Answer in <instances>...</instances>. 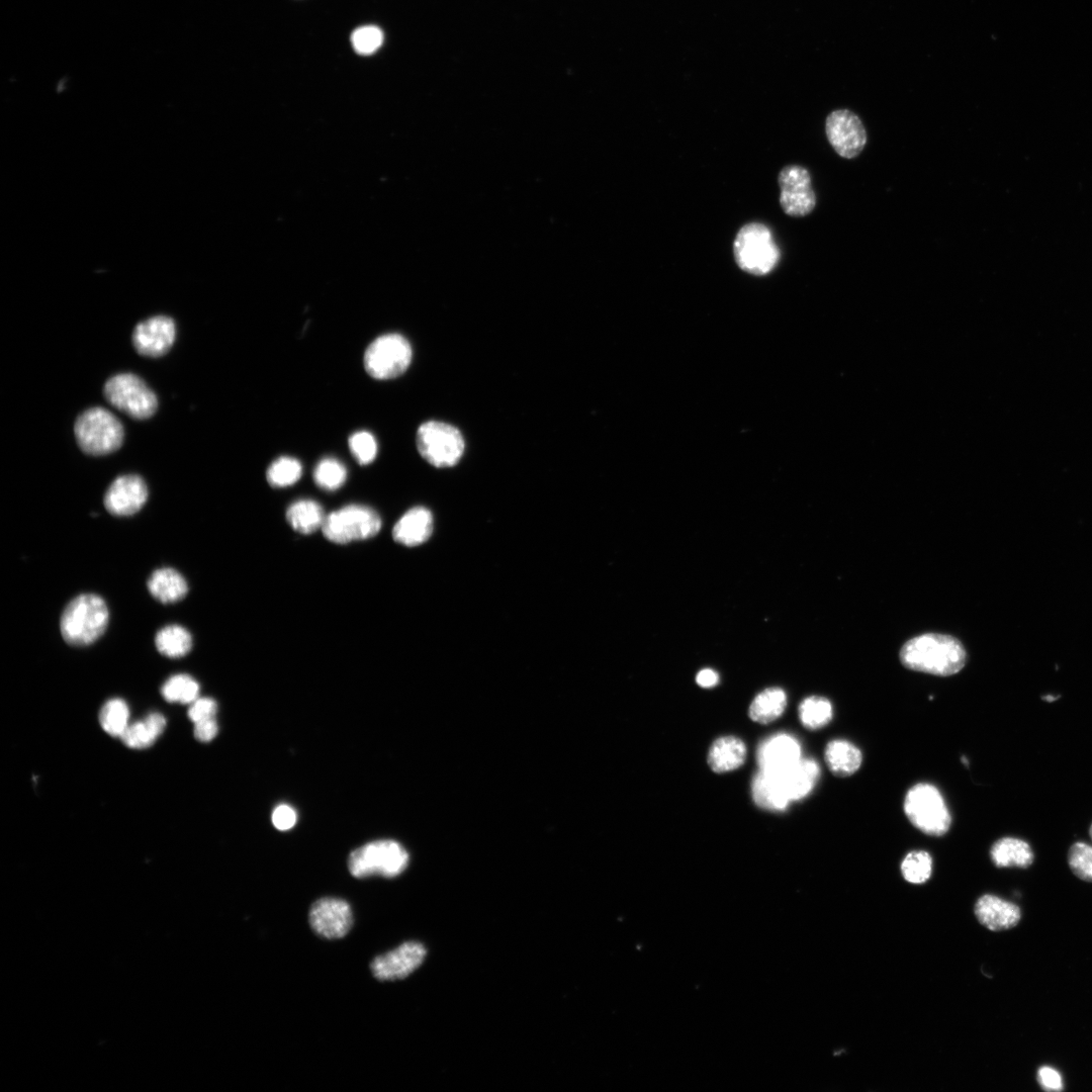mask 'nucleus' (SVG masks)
I'll list each match as a JSON object with an SVG mask.
<instances>
[{
    "mask_svg": "<svg viewBox=\"0 0 1092 1092\" xmlns=\"http://www.w3.org/2000/svg\"><path fill=\"white\" fill-rule=\"evenodd\" d=\"M413 351L408 341L401 335L391 333L374 339L364 353L366 372L379 380L391 379L402 374L411 364Z\"/></svg>",
    "mask_w": 1092,
    "mask_h": 1092,
    "instance_id": "obj_10",
    "label": "nucleus"
},
{
    "mask_svg": "<svg viewBox=\"0 0 1092 1092\" xmlns=\"http://www.w3.org/2000/svg\"><path fill=\"white\" fill-rule=\"evenodd\" d=\"M106 400L134 420L151 418L157 411L158 399L142 378L132 373L110 377L103 388Z\"/></svg>",
    "mask_w": 1092,
    "mask_h": 1092,
    "instance_id": "obj_9",
    "label": "nucleus"
},
{
    "mask_svg": "<svg viewBox=\"0 0 1092 1092\" xmlns=\"http://www.w3.org/2000/svg\"><path fill=\"white\" fill-rule=\"evenodd\" d=\"M785 787L791 801L805 798L814 788L820 775L818 763L812 758H801L783 774Z\"/></svg>",
    "mask_w": 1092,
    "mask_h": 1092,
    "instance_id": "obj_23",
    "label": "nucleus"
},
{
    "mask_svg": "<svg viewBox=\"0 0 1092 1092\" xmlns=\"http://www.w3.org/2000/svg\"><path fill=\"white\" fill-rule=\"evenodd\" d=\"M351 41L358 54L370 55L381 46L383 33L377 26H362L353 32Z\"/></svg>",
    "mask_w": 1092,
    "mask_h": 1092,
    "instance_id": "obj_38",
    "label": "nucleus"
},
{
    "mask_svg": "<svg viewBox=\"0 0 1092 1092\" xmlns=\"http://www.w3.org/2000/svg\"><path fill=\"white\" fill-rule=\"evenodd\" d=\"M1089 834L1092 840V824ZM1068 863L1077 878L1092 882V845L1081 841L1075 842L1069 849Z\"/></svg>",
    "mask_w": 1092,
    "mask_h": 1092,
    "instance_id": "obj_35",
    "label": "nucleus"
},
{
    "mask_svg": "<svg viewBox=\"0 0 1092 1092\" xmlns=\"http://www.w3.org/2000/svg\"><path fill=\"white\" fill-rule=\"evenodd\" d=\"M108 620L109 612L103 599L94 594H82L64 609L60 620L61 634L70 645H90L104 633Z\"/></svg>",
    "mask_w": 1092,
    "mask_h": 1092,
    "instance_id": "obj_2",
    "label": "nucleus"
},
{
    "mask_svg": "<svg viewBox=\"0 0 1092 1092\" xmlns=\"http://www.w3.org/2000/svg\"><path fill=\"white\" fill-rule=\"evenodd\" d=\"M313 479L321 488L333 491L345 483L347 468L338 459L324 458L314 467Z\"/></svg>",
    "mask_w": 1092,
    "mask_h": 1092,
    "instance_id": "obj_33",
    "label": "nucleus"
},
{
    "mask_svg": "<svg viewBox=\"0 0 1092 1092\" xmlns=\"http://www.w3.org/2000/svg\"><path fill=\"white\" fill-rule=\"evenodd\" d=\"M147 586L151 595L163 604L176 603L188 593L186 579L171 567L155 570L148 579Z\"/></svg>",
    "mask_w": 1092,
    "mask_h": 1092,
    "instance_id": "obj_21",
    "label": "nucleus"
},
{
    "mask_svg": "<svg viewBox=\"0 0 1092 1092\" xmlns=\"http://www.w3.org/2000/svg\"><path fill=\"white\" fill-rule=\"evenodd\" d=\"M218 732L215 718H210L194 723V736L200 742L211 741Z\"/></svg>",
    "mask_w": 1092,
    "mask_h": 1092,
    "instance_id": "obj_42",
    "label": "nucleus"
},
{
    "mask_svg": "<svg viewBox=\"0 0 1092 1092\" xmlns=\"http://www.w3.org/2000/svg\"><path fill=\"white\" fill-rule=\"evenodd\" d=\"M733 255L742 271L756 276L770 273L781 257L770 230L760 222L746 223L738 231Z\"/></svg>",
    "mask_w": 1092,
    "mask_h": 1092,
    "instance_id": "obj_3",
    "label": "nucleus"
},
{
    "mask_svg": "<svg viewBox=\"0 0 1092 1092\" xmlns=\"http://www.w3.org/2000/svg\"><path fill=\"white\" fill-rule=\"evenodd\" d=\"M745 756V744L736 737L727 736L713 743L708 762L714 771L726 772L739 767L744 762Z\"/></svg>",
    "mask_w": 1092,
    "mask_h": 1092,
    "instance_id": "obj_25",
    "label": "nucleus"
},
{
    "mask_svg": "<svg viewBox=\"0 0 1092 1092\" xmlns=\"http://www.w3.org/2000/svg\"><path fill=\"white\" fill-rule=\"evenodd\" d=\"M158 651L168 657L178 658L186 655L192 648V636L187 629L172 624L163 627L155 637Z\"/></svg>",
    "mask_w": 1092,
    "mask_h": 1092,
    "instance_id": "obj_28",
    "label": "nucleus"
},
{
    "mask_svg": "<svg viewBox=\"0 0 1092 1092\" xmlns=\"http://www.w3.org/2000/svg\"><path fill=\"white\" fill-rule=\"evenodd\" d=\"M324 510L318 503L312 499H299L291 504L286 511V520L298 533L311 534L322 526L325 521Z\"/></svg>",
    "mask_w": 1092,
    "mask_h": 1092,
    "instance_id": "obj_26",
    "label": "nucleus"
},
{
    "mask_svg": "<svg viewBox=\"0 0 1092 1092\" xmlns=\"http://www.w3.org/2000/svg\"><path fill=\"white\" fill-rule=\"evenodd\" d=\"M902 664L911 670L947 676L966 663V651L954 637L926 633L908 640L900 650Z\"/></svg>",
    "mask_w": 1092,
    "mask_h": 1092,
    "instance_id": "obj_1",
    "label": "nucleus"
},
{
    "mask_svg": "<svg viewBox=\"0 0 1092 1092\" xmlns=\"http://www.w3.org/2000/svg\"><path fill=\"white\" fill-rule=\"evenodd\" d=\"M148 498L144 479L136 474L118 476L104 494V507L114 516L126 517L139 512Z\"/></svg>",
    "mask_w": 1092,
    "mask_h": 1092,
    "instance_id": "obj_16",
    "label": "nucleus"
},
{
    "mask_svg": "<svg viewBox=\"0 0 1092 1092\" xmlns=\"http://www.w3.org/2000/svg\"><path fill=\"white\" fill-rule=\"evenodd\" d=\"M381 528L379 515L362 505H348L327 515L322 526L325 537L337 544L366 540Z\"/></svg>",
    "mask_w": 1092,
    "mask_h": 1092,
    "instance_id": "obj_8",
    "label": "nucleus"
},
{
    "mask_svg": "<svg viewBox=\"0 0 1092 1092\" xmlns=\"http://www.w3.org/2000/svg\"><path fill=\"white\" fill-rule=\"evenodd\" d=\"M1037 1081L1045 1091H1060L1063 1089L1060 1073L1051 1067H1041L1037 1071Z\"/></svg>",
    "mask_w": 1092,
    "mask_h": 1092,
    "instance_id": "obj_41",
    "label": "nucleus"
},
{
    "mask_svg": "<svg viewBox=\"0 0 1092 1092\" xmlns=\"http://www.w3.org/2000/svg\"><path fill=\"white\" fill-rule=\"evenodd\" d=\"M161 693L163 698L170 703L191 704L198 698L199 685L190 675L179 673L164 682Z\"/></svg>",
    "mask_w": 1092,
    "mask_h": 1092,
    "instance_id": "obj_30",
    "label": "nucleus"
},
{
    "mask_svg": "<svg viewBox=\"0 0 1092 1092\" xmlns=\"http://www.w3.org/2000/svg\"><path fill=\"white\" fill-rule=\"evenodd\" d=\"M426 954L422 943L407 941L376 957L370 965L371 972L380 981L404 979L422 965Z\"/></svg>",
    "mask_w": 1092,
    "mask_h": 1092,
    "instance_id": "obj_14",
    "label": "nucleus"
},
{
    "mask_svg": "<svg viewBox=\"0 0 1092 1092\" xmlns=\"http://www.w3.org/2000/svg\"><path fill=\"white\" fill-rule=\"evenodd\" d=\"M780 204L783 211L795 217L808 215L816 205L809 171L799 165L784 167L778 176Z\"/></svg>",
    "mask_w": 1092,
    "mask_h": 1092,
    "instance_id": "obj_11",
    "label": "nucleus"
},
{
    "mask_svg": "<svg viewBox=\"0 0 1092 1092\" xmlns=\"http://www.w3.org/2000/svg\"><path fill=\"white\" fill-rule=\"evenodd\" d=\"M74 432L79 448L88 455L100 456L119 449L123 427L119 420L103 407H91L76 420Z\"/></svg>",
    "mask_w": 1092,
    "mask_h": 1092,
    "instance_id": "obj_4",
    "label": "nucleus"
},
{
    "mask_svg": "<svg viewBox=\"0 0 1092 1092\" xmlns=\"http://www.w3.org/2000/svg\"><path fill=\"white\" fill-rule=\"evenodd\" d=\"M159 736L160 734L144 719L129 724L120 738L126 746L143 749L154 744Z\"/></svg>",
    "mask_w": 1092,
    "mask_h": 1092,
    "instance_id": "obj_36",
    "label": "nucleus"
},
{
    "mask_svg": "<svg viewBox=\"0 0 1092 1092\" xmlns=\"http://www.w3.org/2000/svg\"><path fill=\"white\" fill-rule=\"evenodd\" d=\"M990 855L993 863L998 868L1026 869L1034 859L1030 845L1014 837H1003L997 840L991 847Z\"/></svg>",
    "mask_w": 1092,
    "mask_h": 1092,
    "instance_id": "obj_22",
    "label": "nucleus"
},
{
    "mask_svg": "<svg viewBox=\"0 0 1092 1092\" xmlns=\"http://www.w3.org/2000/svg\"><path fill=\"white\" fill-rule=\"evenodd\" d=\"M416 443L421 456L438 468L458 463L465 447L463 437L455 427L438 421L422 424L417 431Z\"/></svg>",
    "mask_w": 1092,
    "mask_h": 1092,
    "instance_id": "obj_7",
    "label": "nucleus"
},
{
    "mask_svg": "<svg viewBox=\"0 0 1092 1092\" xmlns=\"http://www.w3.org/2000/svg\"><path fill=\"white\" fill-rule=\"evenodd\" d=\"M903 878L911 884H923L931 876L932 858L925 850H913L901 862Z\"/></svg>",
    "mask_w": 1092,
    "mask_h": 1092,
    "instance_id": "obj_34",
    "label": "nucleus"
},
{
    "mask_svg": "<svg viewBox=\"0 0 1092 1092\" xmlns=\"http://www.w3.org/2000/svg\"><path fill=\"white\" fill-rule=\"evenodd\" d=\"M175 323L166 315H156L138 324L132 333L135 351L146 357L165 355L175 340Z\"/></svg>",
    "mask_w": 1092,
    "mask_h": 1092,
    "instance_id": "obj_15",
    "label": "nucleus"
},
{
    "mask_svg": "<svg viewBox=\"0 0 1092 1092\" xmlns=\"http://www.w3.org/2000/svg\"><path fill=\"white\" fill-rule=\"evenodd\" d=\"M408 853L394 840H376L353 850L348 858L352 876L358 879L371 876L393 878L400 875L408 863Z\"/></svg>",
    "mask_w": 1092,
    "mask_h": 1092,
    "instance_id": "obj_5",
    "label": "nucleus"
},
{
    "mask_svg": "<svg viewBox=\"0 0 1092 1092\" xmlns=\"http://www.w3.org/2000/svg\"><path fill=\"white\" fill-rule=\"evenodd\" d=\"M832 716L831 703L824 697H808L799 706L800 721L808 729L824 727L831 721Z\"/></svg>",
    "mask_w": 1092,
    "mask_h": 1092,
    "instance_id": "obj_29",
    "label": "nucleus"
},
{
    "mask_svg": "<svg viewBox=\"0 0 1092 1092\" xmlns=\"http://www.w3.org/2000/svg\"><path fill=\"white\" fill-rule=\"evenodd\" d=\"M904 811L910 822L928 835L945 834L951 823L943 797L931 784L913 786L906 794Z\"/></svg>",
    "mask_w": 1092,
    "mask_h": 1092,
    "instance_id": "obj_6",
    "label": "nucleus"
},
{
    "mask_svg": "<svg viewBox=\"0 0 1092 1092\" xmlns=\"http://www.w3.org/2000/svg\"><path fill=\"white\" fill-rule=\"evenodd\" d=\"M1042 699L1045 700L1046 702H1053V701L1058 699V696L1054 697L1053 695H1048V696L1042 697Z\"/></svg>",
    "mask_w": 1092,
    "mask_h": 1092,
    "instance_id": "obj_44",
    "label": "nucleus"
},
{
    "mask_svg": "<svg viewBox=\"0 0 1092 1092\" xmlns=\"http://www.w3.org/2000/svg\"><path fill=\"white\" fill-rule=\"evenodd\" d=\"M752 797L761 808L784 810L791 802L780 774L759 770L752 783Z\"/></svg>",
    "mask_w": 1092,
    "mask_h": 1092,
    "instance_id": "obj_20",
    "label": "nucleus"
},
{
    "mask_svg": "<svg viewBox=\"0 0 1092 1092\" xmlns=\"http://www.w3.org/2000/svg\"><path fill=\"white\" fill-rule=\"evenodd\" d=\"M433 532V516L424 507H415L403 514L392 529L395 542L414 547L426 542Z\"/></svg>",
    "mask_w": 1092,
    "mask_h": 1092,
    "instance_id": "obj_19",
    "label": "nucleus"
},
{
    "mask_svg": "<svg viewBox=\"0 0 1092 1092\" xmlns=\"http://www.w3.org/2000/svg\"><path fill=\"white\" fill-rule=\"evenodd\" d=\"M217 712V704L211 698H197L190 704L188 717L193 722L214 718Z\"/></svg>",
    "mask_w": 1092,
    "mask_h": 1092,
    "instance_id": "obj_39",
    "label": "nucleus"
},
{
    "mask_svg": "<svg viewBox=\"0 0 1092 1092\" xmlns=\"http://www.w3.org/2000/svg\"><path fill=\"white\" fill-rule=\"evenodd\" d=\"M308 921L317 935L328 939L342 938L352 927L353 912L343 899L321 898L311 905Z\"/></svg>",
    "mask_w": 1092,
    "mask_h": 1092,
    "instance_id": "obj_13",
    "label": "nucleus"
},
{
    "mask_svg": "<svg viewBox=\"0 0 1092 1092\" xmlns=\"http://www.w3.org/2000/svg\"><path fill=\"white\" fill-rule=\"evenodd\" d=\"M297 820L295 810L286 804L278 805L272 813L273 825L281 831L292 828Z\"/></svg>",
    "mask_w": 1092,
    "mask_h": 1092,
    "instance_id": "obj_40",
    "label": "nucleus"
},
{
    "mask_svg": "<svg viewBox=\"0 0 1092 1092\" xmlns=\"http://www.w3.org/2000/svg\"><path fill=\"white\" fill-rule=\"evenodd\" d=\"M974 913L977 920L992 931L1013 928L1021 919V910L1016 904L991 894L977 900Z\"/></svg>",
    "mask_w": 1092,
    "mask_h": 1092,
    "instance_id": "obj_18",
    "label": "nucleus"
},
{
    "mask_svg": "<svg viewBox=\"0 0 1092 1092\" xmlns=\"http://www.w3.org/2000/svg\"><path fill=\"white\" fill-rule=\"evenodd\" d=\"M301 473L302 467L297 459L281 456L269 465L266 477L271 486L285 487L297 482Z\"/></svg>",
    "mask_w": 1092,
    "mask_h": 1092,
    "instance_id": "obj_32",
    "label": "nucleus"
},
{
    "mask_svg": "<svg viewBox=\"0 0 1092 1092\" xmlns=\"http://www.w3.org/2000/svg\"><path fill=\"white\" fill-rule=\"evenodd\" d=\"M696 681L700 687L712 688L718 684L719 675L711 668H704L698 672Z\"/></svg>",
    "mask_w": 1092,
    "mask_h": 1092,
    "instance_id": "obj_43",
    "label": "nucleus"
},
{
    "mask_svg": "<svg viewBox=\"0 0 1092 1092\" xmlns=\"http://www.w3.org/2000/svg\"><path fill=\"white\" fill-rule=\"evenodd\" d=\"M129 709L121 699L107 701L100 710L99 722L103 730L111 736H121L128 724Z\"/></svg>",
    "mask_w": 1092,
    "mask_h": 1092,
    "instance_id": "obj_31",
    "label": "nucleus"
},
{
    "mask_svg": "<svg viewBox=\"0 0 1092 1092\" xmlns=\"http://www.w3.org/2000/svg\"><path fill=\"white\" fill-rule=\"evenodd\" d=\"M786 704L787 696L782 689H765L752 701L749 707V716L755 722L766 724L783 714Z\"/></svg>",
    "mask_w": 1092,
    "mask_h": 1092,
    "instance_id": "obj_27",
    "label": "nucleus"
},
{
    "mask_svg": "<svg viewBox=\"0 0 1092 1092\" xmlns=\"http://www.w3.org/2000/svg\"><path fill=\"white\" fill-rule=\"evenodd\" d=\"M801 756V745L792 735L778 733L761 742L757 750V762L760 770L783 774Z\"/></svg>",
    "mask_w": 1092,
    "mask_h": 1092,
    "instance_id": "obj_17",
    "label": "nucleus"
},
{
    "mask_svg": "<svg viewBox=\"0 0 1092 1092\" xmlns=\"http://www.w3.org/2000/svg\"><path fill=\"white\" fill-rule=\"evenodd\" d=\"M828 142L842 158L858 156L867 143L866 128L859 117L848 109L832 111L825 121Z\"/></svg>",
    "mask_w": 1092,
    "mask_h": 1092,
    "instance_id": "obj_12",
    "label": "nucleus"
},
{
    "mask_svg": "<svg viewBox=\"0 0 1092 1092\" xmlns=\"http://www.w3.org/2000/svg\"><path fill=\"white\" fill-rule=\"evenodd\" d=\"M829 769L838 777H848L860 766L862 755L851 742L834 739L828 742L824 752Z\"/></svg>",
    "mask_w": 1092,
    "mask_h": 1092,
    "instance_id": "obj_24",
    "label": "nucleus"
},
{
    "mask_svg": "<svg viewBox=\"0 0 1092 1092\" xmlns=\"http://www.w3.org/2000/svg\"><path fill=\"white\" fill-rule=\"evenodd\" d=\"M349 448L361 465L371 463L377 455V442L374 436L367 431H358L349 438Z\"/></svg>",
    "mask_w": 1092,
    "mask_h": 1092,
    "instance_id": "obj_37",
    "label": "nucleus"
}]
</instances>
